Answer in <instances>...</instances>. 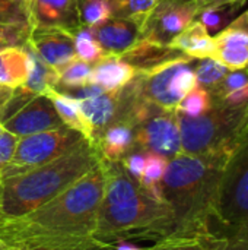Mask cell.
Returning a JSON list of instances; mask_svg holds the SVG:
<instances>
[{"instance_id": "25", "label": "cell", "mask_w": 248, "mask_h": 250, "mask_svg": "<svg viewBox=\"0 0 248 250\" xmlns=\"http://www.w3.org/2000/svg\"><path fill=\"white\" fill-rule=\"evenodd\" d=\"M18 250H114V246L99 242L95 237H75L34 242Z\"/></svg>"}, {"instance_id": "10", "label": "cell", "mask_w": 248, "mask_h": 250, "mask_svg": "<svg viewBox=\"0 0 248 250\" xmlns=\"http://www.w3.org/2000/svg\"><path fill=\"white\" fill-rule=\"evenodd\" d=\"M197 15L199 7L191 0H161L146 19L140 40L170 45L180 32L196 21Z\"/></svg>"}, {"instance_id": "13", "label": "cell", "mask_w": 248, "mask_h": 250, "mask_svg": "<svg viewBox=\"0 0 248 250\" xmlns=\"http://www.w3.org/2000/svg\"><path fill=\"white\" fill-rule=\"evenodd\" d=\"M35 53L57 72L76 59L75 35L61 29H35L29 35Z\"/></svg>"}, {"instance_id": "33", "label": "cell", "mask_w": 248, "mask_h": 250, "mask_svg": "<svg viewBox=\"0 0 248 250\" xmlns=\"http://www.w3.org/2000/svg\"><path fill=\"white\" fill-rule=\"evenodd\" d=\"M83 26H95L113 16L110 0H79Z\"/></svg>"}, {"instance_id": "42", "label": "cell", "mask_w": 248, "mask_h": 250, "mask_svg": "<svg viewBox=\"0 0 248 250\" xmlns=\"http://www.w3.org/2000/svg\"><path fill=\"white\" fill-rule=\"evenodd\" d=\"M229 26L232 28H240L243 31H247L248 32V10L244 12L240 18H237L232 23H229Z\"/></svg>"}, {"instance_id": "27", "label": "cell", "mask_w": 248, "mask_h": 250, "mask_svg": "<svg viewBox=\"0 0 248 250\" xmlns=\"http://www.w3.org/2000/svg\"><path fill=\"white\" fill-rule=\"evenodd\" d=\"M91 70H92V64L77 57L73 59L70 63H67L64 67L58 70V83L54 89L61 91V89L76 88L89 83Z\"/></svg>"}, {"instance_id": "11", "label": "cell", "mask_w": 248, "mask_h": 250, "mask_svg": "<svg viewBox=\"0 0 248 250\" xmlns=\"http://www.w3.org/2000/svg\"><path fill=\"white\" fill-rule=\"evenodd\" d=\"M1 126L4 130L16 135L18 138H23L38 132L58 129L64 125L51 100L45 94H37Z\"/></svg>"}, {"instance_id": "24", "label": "cell", "mask_w": 248, "mask_h": 250, "mask_svg": "<svg viewBox=\"0 0 248 250\" xmlns=\"http://www.w3.org/2000/svg\"><path fill=\"white\" fill-rule=\"evenodd\" d=\"M159 1L161 0H110V6L113 16L134 22L142 32L146 19Z\"/></svg>"}, {"instance_id": "37", "label": "cell", "mask_w": 248, "mask_h": 250, "mask_svg": "<svg viewBox=\"0 0 248 250\" xmlns=\"http://www.w3.org/2000/svg\"><path fill=\"white\" fill-rule=\"evenodd\" d=\"M210 250H248V230L215 236Z\"/></svg>"}, {"instance_id": "8", "label": "cell", "mask_w": 248, "mask_h": 250, "mask_svg": "<svg viewBox=\"0 0 248 250\" xmlns=\"http://www.w3.org/2000/svg\"><path fill=\"white\" fill-rule=\"evenodd\" d=\"M85 139L80 132L67 126L19 138L13 158L4 168L0 182L53 161L72 151Z\"/></svg>"}, {"instance_id": "2", "label": "cell", "mask_w": 248, "mask_h": 250, "mask_svg": "<svg viewBox=\"0 0 248 250\" xmlns=\"http://www.w3.org/2000/svg\"><path fill=\"white\" fill-rule=\"evenodd\" d=\"M104 185L101 161L64 192L29 214L0 221V246L19 249L41 240L94 237Z\"/></svg>"}, {"instance_id": "29", "label": "cell", "mask_w": 248, "mask_h": 250, "mask_svg": "<svg viewBox=\"0 0 248 250\" xmlns=\"http://www.w3.org/2000/svg\"><path fill=\"white\" fill-rule=\"evenodd\" d=\"M213 237H199V236H175L170 234L153 246L145 250H210Z\"/></svg>"}, {"instance_id": "22", "label": "cell", "mask_w": 248, "mask_h": 250, "mask_svg": "<svg viewBox=\"0 0 248 250\" xmlns=\"http://www.w3.org/2000/svg\"><path fill=\"white\" fill-rule=\"evenodd\" d=\"M45 95L51 100L58 117L61 119L63 125L70 127V129H75L77 132H80L88 141L92 142V132L80 111V104H79V100L76 98H72L66 94H61L58 91H56L54 88L48 89L45 92Z\"/></svg>"}, {"instance_id": "5", "label": "cell", "mask_w": 248, "mask_h": 250, "mask_svg": "<svg viewBox=\"0 0 248 250\" xmlns=\"http://www.w3.org/2000/svg\"><path fill=\"white\" fill-rule=\"evenodd\" d=\"M177 119L183 154L228 158L247 132L248 103L231 105L212 98L205 114L187 117L177 111Z\"/></svg>"}, {"instance_id": "17", "label": "cell", "mask_w": 248, "mask_h": 250, "mask_svg": "<svg viewBox=\"0 0 248 250\" xmlns=\"http://www.w3.org/2000/svg\"><path fill=\"white\" fill-rule=\"evenodd\" d=\"M183 56L186 54L170 45H162V44L152 42V41L139 40L129 51H126L124 54L118 57L124 60L126 63H129L136 72H145L165 62H170Z\"/></svg>"}, {"instance_id": "9", "label": "cell", "mask_w": 248, "mask_h": 250, "mask_svg": "<svg viewBox=\"0 0 248 250\" xmlns=\"http://www.w3.org/2000/svg\"><path fill=\"white\" fill-rule=\"evenodd\" d=\"M134 149L158 154L167 160L178 155L181 152V136L177 111L155 105L134 125Z\"/></svg>"}, {"instance_id": "7", "label": "cell", "mask_w": 248, "mask_h": 250, "mask_svg": "<svg viewBox=\"0 0 248 250\" xmlns=\"http://www.w3.org/2000/svg\"><path fill=\"white\" fill-rule=\"evenodd\" d=\"M196 60L183 56L151 70L136 72L134 78L121 89L130 97L159 108L175 110L183 97L197 86L193 67Z\"/></svg>"}, {"instance_id": "41", "label": "cell", "mask_w": 248, "mask_h": 250, "mask_svg": "<svg viewBox=\"0 0 248 250\" xmlns=\"http://www.w3.org/2000/svg\"><path fill=\"white\" fill-rule=\"evenodd\" d=\"M196 3V6L199 7V12L206 9V7H212V6H221V4H228V3H237V1H247V0H191Z\"/></svg>"}, {"instance_id": "20", "label": "cell", "mask_w": 248, "mask_h": 250, "mask_svg": "<svg viewBox=\"0 0 248 250\" xmlns=\"http://www.w3.org/2000/svg\"><path fill=\"white\" fill-rule=\"evenodd\" d=\"M170 47L197 60L209 57L215 59L216 56V42L206 26L199 21H193L183 32H180L170 42Z\"/></svg>"}, {"instance_id": "16", "label": "cell", "mask_w": 248, "mask_h": 250, "mask_svg": "<svg viewBox=\"0 0 248 250\" xmlns=\"http://www.w3.org/2000/svg\"><path fill=\"white\" fill-rule=\"evenodd\" d=\"M215 59L229 70L248 67V32L228 26L216 34Z\"/></svg>"}, {"instance_id": "35", "label": "cell", "mask_w": 248, "mask_h": 250, "mask_svg": "<svg viewBox=\"0 0 248 250\" xmlns=\"http://www.w3.org/2000/svg\"><path fill=\"white\" fill-rule=\"evenodd\" d=\"M32 25L0 23V51L7 48H22L29 40Z\"/></svg>"}, {"instance_id": "28", "label": "cell", "mask_w": 248, "mask_h": 250, "mask_svg": "<svg viewBox=\"0 0 248 250\" xmlns=\"http://www.w3.org/2000/svg\"><path fill=\"white\" fill-rule=\"evenodd\" d=\"M168 166V160L158 154H146L145 170L140 179V183L153 195L162 199L161 196V182L165 174Z\"/></svg>"}, {"instance_id": "31", "label": "cell", "mask_w": 248, "mask_h": 250, "mask_svg": "<svg viewBox=\"0 0 248 250\" xmlns=\"http://www.w3.org/2000/svg\"><path fill=\"white\" fill-rule=\"evenodd\" d=\"M210 107H212L210 94L205 88L197 85L194 89H191L189 94L183 97V100L178 103L175 110L187 117H199L206 111H209Z\"/></svg>"}, {"instance_id": "21", "label": "cell", "mask_w": 248, "mask_h": 250, "mask_svg": "<svg viewBox=\"0 0 248 250\" xmlns=\"http://www.w3.org/2000/svg\"><path fill=\"white\" fill-rule=\"evenodd\" d=\"M22 50L28 59V76L23 86L37 94H45L48 89L56 88L58 83V72L48 66L32 48L29 41L25 42Z\"/></svg>"}, {"instance_id": "12", "label": "cell", "mask_w": 248, "mask_h": 250, "mask_svg": "<svg viewBox=\"0 0 248 250\" xmlns=\"http://www.w3.org/2000/svg\"><path fill=\"white\" fill-rule=\"evenodd\" d=\"M35 29H61L75 35L82 26L79 0H28Z\"/></svg>"}, {"instance_id": "6", "label": "cell", "mask_w": 248, "mask_h": 250, "mask_svg": "<svg viewBox=\"0 0 248 250\" xmlns=\"http://www.w3.org/2000/svg\"><path fill=\"white\" fill-rule=\"evenodd\" d=\"M212 229L215 236L248 230V129L224 166Z\"/></svg>"}, {"instance_id": "45", "label": "cell", "mask_w": 248, "mask_h": 250, "mask_svg": "<svg viewBox=\"0 0 248 250\" xmlns=\"http://www.w3.org/2000/svg\"><path fill=\"white\" fill-rule=\"evenodd\" d=\"M1 130H3V126L0 125V133H1Z\"/></svg>"}, {"instance_id": "40", "label": "cell", "mask_w": 248, "mask_h": 250, "mask_svg": "<svg viewBox=\"0 0 248 250\" xmlns=\"http://www.w3.org/2000/svg\"><path fill=\"white\" fill-rule=\"evenodd\" d=\"M221 101H224L227 104H231V105H240V104L248 103V83L241 86L240 89H235L231 94L225 95L224 98H221Z\"/></svg>"}, {"instance_id": "19", "label": "cell", "mask_w": 248, "mask_h": 250, "mask_svg": "<svg viewBox=\"0 0 248 250\" xmlns=\"http://www.w3.org/2000/svg\"><path fill=\"white\" fill-rule=\"evenodd\" d=\"M102 160L121 161L134 149V127L127 122H114L95 141Z\"/></svg>"}, {"instance_id": "14", "label": "cell", "mask_w": 248, "mask_h": 250, "mask_svg": "<svg viewBox=\"0 0 248 250\" xmlns=\"http://www.w3.org/2000/svg\"><path fill=\"white\" fill-rule=\"evenodd\" d=\"M88 29L107 56H121L140 40V28L134 22L115 16Z\"/></svg>"}, {"instance_id": "26", "label": "cell", "mask_w": 248, "mask_h": 250, "mask_svg": "<svg viewBox=\"0 0 248 250\" xmlns=\"http://www.w3.org/2000/svg\"><path fill=\"white\" fill-rule=\"evenodd\" d=\"M246 1H237V3H228V4L206 7V9L199 12L196 21L202 22L209 32L222 31L227 25L229 26L231 19L237 15V12L241 9V6Z\"/></svg>"}, {"instance_id": "32", "label": "cell", "mask_w": 248, "mask_h": 250, "mask_svg": "<svg viewBox=\"0 0 248 250\" xmlns=\"http://www.w3.org/2000/svg\"><path fill=\"white\" fill-rule=\"evenodd\" d=\"M75 48H76V57L89 64H95L107 56L102 51V48L98 45L95 38L92 37L88 26H82L75 34Z\"/></svg>"}, {"instance_id": "30", "label": "cell", "mask_w": 248, "mask_h": 250, "mask_svg": "<svg viewBox=\"0 0 248 250\" xmlns=\"http://www.w3.org/2000/svg\"><path fill=\"white\" fill-rule=\"evenodd\" d=\"M228 72L229 69L227 66H224L216 59H210V57L199 60V63L194 67L197 85L205 88L206 91L213 89L225 78Z\"/></svg>"}, {"instance_id": "34", "label": "cell", "mask_w": 248, "mask_h": 250, "mask_svg": "<svg viewBox=\"0 0 248 250\" xmlns=\"http://www.w3.org/2000/svg\"><path fill=\"white\" fill-rule=\"evenodd\" d=\"M0 23L31 25L28 0H0Z\"/></svg>"}, {"instance_id": "36", "label": "cell", "mask_w": 248, "mask_h": 250, "mask_svg": "<svg viewBox=\"0 0 248 250\" xmlns=\"http://www.w3.org/2000/svg\"><path fill=\"white\" fill-rule=\"evenodd\" d=\"M248 83V67L246 69H235L231 70L225 75V78L210 91H208L210 94V97L213 100H221L225 95L231 94L235 89H240L241 86Z\"/></svg>"}, {"instance_id": "23", "label": "cell", "mask_w": 248, "mask_h": 250, "mask_svg": "<svg viewBox=\"0 0 248 250\" xmlns=\"http://www.w3.org/2000/svg\"><path fill=\"white\" fill-rule=\"evenodd\" d=\"M28 76V59L22 48L0 51V85L22 86Z\"/></svg>"}, {"instance_id": "1", "label": "cell", "mask_w": 248, "mask_h": 250, "mask_svg": "<svg viewBox=\"0 0 248 250\" xmlns=\"http://www.w3.org/2000/svg\"><path fill=\"white\" fill-rule=\"evenodd\" d=\"M104 195L94 237L108 245L161 240L174 230L171 208L123 167L121 161L102 160Z\"/></svg>"}, {"instance_id": "4", "label": "cell", "mask_w": 248, "mask_h": 250, "mask_svg": "<svg viewBox=\"0 0 248 250\" xmlns=\"http://www.w3.org/2000/svg\"><path fill=\"white\" fill-rule=\"evenodd\" d=\"M101 161L96 145L85 139L67 154L41 167L1 180L0 221L29 214L64 192Z\"/></svg>"}, {"instance_id": "18", "label": "cell", "mask_w": 248, "mask_h": 250, "mask_svg": "<svg viewBox=\"0 0 248 250\" xmlns=\"http://www.w3.org/2000/svg\"><path fill=\"white\" fill-rule=\"evenodd\" d=\"M134 75L136 70L118 56H105L92 66L89 82L101 86L105 92H118Z\"/></svg>"}, {"instance_id": "38", "label": "cell", "mask_w": 248, "mask_h": 250, "mask_svg": "<svg viewBox=\"0 0 248 250\" xmlns=\"http://www.w3.org/2000/svg\"><path fill=\"white\" fill-rule=\"evenodd\" d=\"M19 138L7 130H1L0 133V177L4 171V168L9 166V163L13 158L16 145H18Z\"/></svg>"}, {"instance_id": "43", "label": "cell", "mask_w": 248, "mask_h": 250, "mask_svg": "<svg viewBox=\"0 0 248 250\" xmlns=\"http://www.w3.org/2000/svg\"><path fill=\"white\" fill-rule=\"evenodd\" d=\"M114 250H145L132 245L130 242H120L117 245H114Z\"/></svg>"}, {"instance_id": "39", "label": "cell", "mask_w": 248, "mask_h": 250, "mask_svg": "<svg viewBox=\"0 0 248 250\" xmlns=\"http://www.w3.org/2000/svg\"><path fill=\"white\" fill-rule=\"evenodd\" d=\"M145 163H146V152L137 151V149L129 152L121 160V164L127 170V173L130 176H133L134 179H137V180L142 179V174H143V170H145Z\"/></svg>"}, {"instance_id": "46", "label": "cell", "mask_w": 248, "mask_h": 250, "mask_svg": "<svg viewBox=\"0 0 248 250\" xmlns=\"http://www.w3.org/2000/svg\"><path fill=\"white\" fill-rule=\"evenodd\" d=\"M0 220H1V217H0Z\"/></svg>"}, {"instance_id": "3", "label": "cell", "mask_w": 248, "mask_h": 250, "mask_svg": "<svg viewBox=\"0 0 248 250\" xmlns=\"http://www.w3.org/2000/svg\"><path fill=\"white\" fill-rule=\"evenodd\" d=\"M228 158L180 152L168 160L161 196L171 208L175 236L213 237L212 214Z\"/></svg>"}, {"instance_id": "44", "label": "cell", "mask_w": 248, "mask_h": 250, "mask_svg": "<svg viewBox=\"0 0 248 250\" xmlns=\"http://www.w3.org/2000/svg\"><path fill=\"white\" fill-rule=\"evenodd\" d=\"M0 250H18V249H13V248H1V246H0Z\"/></svg>"}, {"instance_id": "15", "label": "cell", "mask_w": 248, "mask_h": 250, "mask_svg": "<svg viewBox=\"0 0 248 250\" xmlns=\"http://www.w3.org/2000/svg\"><path fill=\"white\" fill-rule=\"evenodd\" d=\"M80 111L92 132V142L114 122H120L121 103L118 92H104L101 95L80 100Z\"/></svg>"}]
</instances>
